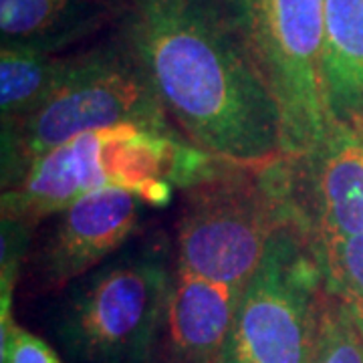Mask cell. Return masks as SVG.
I'll list each match as a JSON object with an SVG mask.
<instances>
[{"instance_id":"1","label":"cell","mask_w":363,"mask_h":363,"mask_svg":"<svg viewBox=\"0 0 363 363\" xmlns=\"http://www.w3.org/2000/svg\"><path fill=\"white\" fill-rule=\"evenodd\" d=\"M130 47L190 145L247 168L285 160L277 101L218 0L135 9Z\"/></svg>"},{"instance_id":"2","label":"cell","mask_w":363,"mask_h":363,"mask_svg":"<svg viewBox=\"0 0 363 363\" xmlns=\"http://www.w3.org/2000/svg\"><path fill=\"white\" fill-rule=\"evenodd\" d=\"M162 233L133 238L65 286L55 335L73 363H154L174 277Z\"/></svg>"},{"instance_id":"3","label":"cell","mask_w":363,"mask_h":363,"mask_svg":"<svg viewBox=\"0 0 363 363\" xmlns=\"http://www.w3.org/2000/svg\"><path fill=\"white\" fill-rule=\"evenodd\" d=\"M117 125L178 135L130 43L123 49L69 57L63 75L35 113L2 128V192L14 188L35 160L61 143Z\"/></svg>"},{"instance_id":"4","label":"cell","mask_w":363,"mask_h":363,"mask_svg":"<svg viewBox=\"0 0 363 363\" xmlns=\"http://www.w3.org/2000/svg\"><path fill=\"white\" fill-rule=\"evenodd\" d=\"M277 101L285 154L319 152L333 130L321 87L325 0H218Z\"/></svg>"},{"instance_id":"5","label":"cell","mask_w":363,"mask_h":363,"mask_svg":"<svg viewBox=\"0 0 363 363\" xmlns=\"http://www.w3.org/2000/svg\"><path fill=\"white\" fill-rule=\"evenodd\" d=\"M325 285L319 247L303 214L283 222L245 289L218 363H309Z\"/></svg>"},{"instance_id":"6","label":"cell","mask_w":363,"mask_h":363,"mask_svg":"<svg viewBox=\"0 0 363 363\" xmlns=\"http://www.w3.org/2000/svg\"><path fill=\"white\" fill-rule=\"evenodd\" d=\"M152 208L123 188L79 198L51 218L33 255V277L43 289H65L133 240Z\"/></svg>"},{"instance_id":"7","label":"cell","mask_w":363,"mask_h":363,"mask_svg":"<svg viewBox=\"0 0 363 363\" xmlns=\"http://www.w3.org/2000/svg\"><path fill=\"white\" fill-rule=\"evenodd\" d=\"M295 162L305 178L295 194L317 247L363 234V133L333 125L319 152Z\"/></svg>"},{"instance_id":"8","label":"cell","mask_w":363,"mask_h":363,"mask_svg":"<svg viewBox=\"0 0 363 363\" xmlns=\"http://www.w3.org/2000/svg\"><path fill=\"white\" fill-rule=\"evenodd\" d=\"M101 145L104 130L87 131L35 160L23 180L2 192V220L35 230L79 198L111 188Z\"/></svg>"},{"instance_id":"9","label":"cell","mask_w":363,"mask_h":363,"mask_svg":"<svg viewBox=\"0 0 363 363\" xmlns=\"http://www.w3.org/2000/svg\"><path fill=\"white\" fill-rule=\"evenodd\" d=\"M242 293L174 269L162 335L168 363H218Z\"/></svg>"},{"instance_id":"10","label":"cell","mask_w":363,"mask_h":363,"mask_svg":"<svg viewBox=\"0 0 363 363\" xmlns=\"http://www.w3.org/2000/svg\"><path fill=\"white\" fill-rule=\"evenodd\" d=\"M321 87L331 125L363 133V0H325Z\"/></svg>"},{"instance_id":"11","label":"cell","mask_w":363,"mask_h":363,"mask_svg":"<svg viewBox=\"0 0 363 363\" xmlns=\"http://www.w3.org/2000/svg\"><path fill=\"white\" fill-rule=\"evenodd\" d=\"M109 0H0L2 45L57 52L107 21Z\"/></svg>"},{"instance_id":"12","label":"cell","mask_w":363,"mask_h":363,"mask_svg":"<svg viewBox=\"0 0 363 363\" xmlns=\"http://www.w3.org/2000/svg\"><path fill=\"white\" fill-rule=\"evenodd\" d=\"M69 57L25 45L0 49V116L2 128L35 113L65 71Z\"/></svg>"},{"instance_id":"13","label":"cell","mask_w":363,"mask_h":363,"mask_svg":"<svg viewBox=\"0 0 363 363\" xmlns=\"http://www.w3.org/2000/svg\"><path fill=\"white\" fill-rule=\"evenodd\" d=\"M309 363H363V327L325 285L315 313Z\"/></svg>"},{"instance_id":"14","label":"cell","mask_w":363,"mask_h":363,"mask_svg":"<svg viewBox=\"0 0 363 363\" xmlns=\"http://www.w3.org/2000/svg\"><path fill=\"white\" fill-rule=\"evenodd\" d=\"M325 289L337 295L363 327V234L319 247Z\"/></svg>"},{"instance_id":"15","label":"cell","mask_w":363,"mask_h":363,"mask_svg":"<svg viewBox=\"0 0 363 363\" xmlns=\"http://www.w3.org/2000/svg\"><path fill=\"white\" fill-rule=\"evenodd\" d=\"M0 335V363H63L45 339L14 321L2 323Z\"/></svg>"},{"instance_id":"16","label":"cell","mask_w":363,"mask_h":363,"mask_svg":"<svg viewBox=\"0 0 363 363\" xmlns=\"http://www.w3.org/2000/svg\"><path fill=\"white\" fill-rule=\"evenodd\" d=\"M135 9H182L204 0H133Z\"/></svg>"}]
</instances>
